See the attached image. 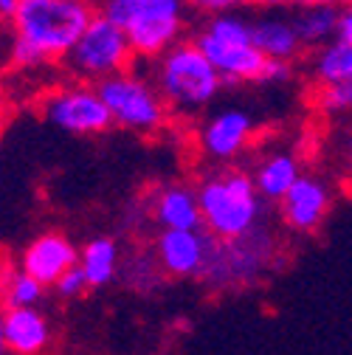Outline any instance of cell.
<instances>
[{
  "mask_svg": "<svg viewBox=\"0 0 352 355\" xmlns=\"http://www.w3.org/2000/svg\"><path fill=\"white\" fill-rule=\"evenodd\" d=\"M189 6V12H197L203 17L211 15H226V12H240V6H245V0H184Z\"/></svg>",
  "mask_w": 352,
  "mask_h": 355,
  "instance_id": "cell-23",
  "label": "cell"
},
{
  "mask_svg": "<svg viewBox=\"0 0 352 355\" xmlns=\"http://www.w3.org/2000/svg\"><path fill=\"white\" fill-rule=\"evenodd\" d=\"M6 110V87H3V79H0V116Z\"/></svg>",
  "mask_w": 352,
  "mask_h": 355,
  "instance_id": "cell-29",
  "label": "cell"
},
{
  "mask_svg": "<svg viewBox=\"0 0 352 355\" xmlns=\"http://www.w3.org/2000/svg\"><path fill=\"white\" fill-rule=\"evenodd\" d=\"M256 121L243 107H226L209 116L197 130V147L211 164L237 161L254 141Z\"/></svg>",
  "mask_w": 352,
  "mask_h": 355,
  "instance_id": "cell-11",
  "label": "cell"
},
{
  "mask_svg": "<svg viewBox=\"0 0 352 355\" xmlns=\"http://www.w3.org/2000/svg\"><path fill=\"white\" fill-rule=\"evenodd\" d=\"M99 15L113 20L139 60H158L186 40L189 6L184 0H96Z\"/></svg>",
  "mask_w": 352,
  "mask_h": 355,
  "instance_id": "cell-4",
  "label": "cell"
},
{
  "mask_svg": "<svg viewBox=\"0 0 352 355\" xmlns=\"http://www.w3.org/2000/svg\"><path fill=\"white\" fill-rule=\"evenodd\" d=\"M54 291H57L62 299H76V296H82V293L87 291V279H85V274L79 271V265H73L68 274L60 277V282L54 285Z\"/></svg>",
  "mask_w": 352,
  "mask_h": 355,
  "instance_id": "cell-24",
  "label": "cell"
},
{
  "mask_svg": "<svg viewBox=\"0 0 352 355\" xmlns=\"http://www.w3.org/2000/svg\"><path fill=\"white\" fill-rule=\"evenodd\" d=\"M192 40L226 85H285L293 76V65L274 62L256 49L251 17L240 12L206 17Z\"/></svg>",
  "mask_w": 352,
  "mask_h": 355,
  "instance_id": "cell-2",
  "label": "cell"
},
{
  "mask_svg": "<svg viewBox=\"0 0 352 355\" xmlns=\"http://www.w3.org/2000/svg\"><path fill=\"white\" fill-rule=\"evenodd\" d=\"M136 51L130 46L127 34L96 12V17L87 23V28L79 34L73 49L65 54L62 68L71 73V79L99 85L121 71H130L136 62Z\"/></svg>",
  "mask_w": 352,
  "mask_h": 355,
  "instance_id": "cell-6",
  "label": "cell"
},
{
  "mask_svg": "<svg viewBox=\"0 0 352 355\" xmlns=\"http://www.w3.org/2000/svg\"><path fill=\"white\" fill-rule=\"evenodd\" d=\"M152 82L161 91L169 113L175 116H197L203 113L223 91V79L195 46V40H181L166 54L152 60Z\"/></svg>",
  "mask_w": 352,
  "mask_h": 355,
  "instance_id": "cell-5",
  "label": "cell"
},
{
  "mask_svg": "<svg viewBox=\"0 0 352 355\" xmlns=\"http://www.w3.org/2000/svg\"><path fill=\"white\" fill-rule=\"evenodd\" d=\"M96 87L107 105L113 127L139 132V136H152L169 121V107L150 73L130 68L99 82Z\"/></svg>",
  "mask_w": 352,
  "mask_h": 355,
  "instance_id": "cell-7",
  "label": "cell"
},
{
  "mask_svg": "<svg viewBox=\"0 0 352 355\" xmlns=\"http://www.w3.org/2000/svg\"><path fill=\"white\" fill-rule=\"evenodd\" d=\"M333 206V189L319 175H301L293 184V189L279 200V217L282 223L296 234L316 232Z\"/></svg>",
  "mask_w": 352,
  "mask_h": 355,
  "instance_id": "cell-12",
  "label": "cell"
},
{
  "mask_svg": "<svg viewBox=\"0 0 352 355\" xmlns=\"http://www.w3.org/2000/svg\"><path fill=\"white\" fill-rule=\"evenodd\" d=\"M195 189L203 229L214 240H237L265 226V200L259 198L251 172L223 166L209 172Z\"/></svg>",
  "mask_w": 352,
  "mask_h": 355,
  "instance_id": "cell-3",
  "label": "cell"
},
{
  "mask_svg": "<svg viewBox=\"0 0 352 355\" xmlns=\"http://www.w3.org/2000/svg\"><path fill=\"white\" fill-rule=\"evenodd\" d=\"M346 164H349V169H352V136H349V141H346Z\"/></svg>",
  "mask_w": 352,
  "mask_h": 355,
  "instance_id": "cell-30",
  "label": "cell"
},
{
  "mask_svg": "<svg viewBox=\"0 0 352 355\" xmlns=\"http://www.w3.org/2000/svg\"><path fill=\"white\" fill-rule=\"evenodd\" d=\"M301 175H304L301 164L290 150H274L268 155H262L251 172L254 187L265 203H279Z\"/></svg>",
  "mask_w": 352,
  "mask_h": 355,
  "instance_id": "cell-17",
  "label": "cell"
},
{
  "mask_svg": "<svg viewBox=\"0 0 352 355\" xmlns=\"http://www.w3.org/2000/svg\"><path fill=\"white\" fill-rule=\"evenodd\" d=\"M79 271L87 279V288H107L121 271V251L118 243L107 234L91 237L79 248Z\"/></svg>",
  "mask_w": 352,
  "mask_h": 355,
  "instance_id": "cell-18",
  "label": "cell"
},
{
  "mask_svg": "<svg viewBox=\"0 0 352 355\" xmlns=\"http://www.w3.org/2000/svg\"><path fill=\"white\" fill-rule=\"evenodd\" d=\"M316 107H319L324 116H344V113H352V82L316 85Z\"/></svg>",
  "mask_w": 352,
  "mask_h": 355,
  "instance_id": "cell-22",
  "label": "cell"
},
{
  "mask_svg": "<svg viewBox=\"0 0 352 355\" xmlns=\"http://www.w3.org/2000/svg\"><path fill=\"white\" fill-rule=\"evenodd\" d=\"M46 296V285L23 268H12L6 277V307H37Z\"/></svg>",
  "mask_w": 352,
  "mask_h": 355,
  "instance_id": "cell-21",
  "label": "cell"
},
{
  "mask_svg": "<svg viewBox=\"0 0 352 355\" xmlns=\"http://www.w3.org/2000/svg\"><path fill=\"white\" fill-rule=\"evenodd\" d=\"M39 116L68 136H102L113 127L99 87L91 82H62L39 99Z\"/></svg>",
  "mask_w": 352,
  "mask_h": 355,
  "instance_id": "cell-9",
  "label": "cell"
},
{
  "mask_svg": "<svg viewBox=\"0 0 352 355\" xmlns=\"http://www.w3.org/2000/svg\"><path fill=\"white\" fill-rule=\"evenodd\" d=\"M293 26L299 31V40L304 51H319L327 42H333L338 37V9H327V6H296V12L290 15Z\"/></svg>",
  "mask_w": 352,
  "mask_h": 355,
  "instance_id": "cell-19",
  "label": "cell"
},
{
  "mask_svg": "<svg viewBox=\"0 0 352 355\" xmlns=\"http://www.w3.org/2000/svg\"><path fill=\"white\" fill-rule=\"evenodd\" d=\"M0 127H3V116H0Z\"/></svg>",
  "mask_w": 352,
  "mask_h": 355,
  "instance_id": "cell-31",
  "label": "cell"
},
{
  "mask_svg": "<svg viewBox=\"0 0 352 355\" xmlns=\"http://www.w3.org/2000/svg\"><path fill=\"white\" fill-rule=\"evenodd\" d=\"M214 248V237L200 229H161L155 237V259L175 279H200Z\"/></svg>",
  "mask_w": 352,
  "mask_h": 355,
  "instance_id": "cell-10",
  "label": "cell"
},
{
  "mask_svg": "<svg viewBox=\"0 0 352 355\" xmlns=\"http://www.w3.org/2000/svg\"><path fill=\"white\" fill-rule=\"evenodd\" d=\"M248 6H256V9H262V12H282V9H290V6H296L299 0H245Z\"/></svg>",
  "mask_w": 352,
  "mask_h": 355,
  "instance_id": "cell-25",
  "label": "cell"
},
{
  "mask_svg": "<svg viewBox=\"0 0 352 355\" xmlns=\"http://www.w3.org/2000/svg\"><path fill=\"white\" fill-rule=\"evenodd\" d=\"M296 6H327V9H346L352 6V0H299Z\"/></svg>",
  "mask_w": 352,
  "mask_h": 355,
  "instance_id": "cell-26",
  "label": "cell"
},
{
  "mask_svg": "<svg viewBox=\"0 0 352 355\" xmlns=\"http://www.w3.org/2000/svg\"><path fill=\"white\" fill-rule=\"evenodd\" d=\"M96 12V0H20L9 23L12 65L20 71H34L62 62Z\"/></svg>",
  "mask_w": 352,
  "mask_h": 355,
  "instance_id": "cell-1",
  "label": "cell"
},
{
  "mask_svg": "<svg viewBox=\"0 0 352 355\" xmlns=\"http://www.w3.org/2000/svg\"><path fill=\"white\" fill-rule=\"evenodd\" d=\"M12 355H39L51 341V324L37 307H6L0 316Z\"/></svg>",
  "mask_w": 352,
  "mask_h": 355,
  "instance_id": "cell-15",
  "label": "cell"
},
{
  "mask_svg": "<svg viewBox=\"0 0 352 355\" xmlns=\"http://www.w3.org/2000/svg\"><path fill=\"white\" fill-rule=\"evenodd\" d=\"M310 73L316 85L352 82V37H335L313 54Z\"/></svg>",
  "mask_w": 352,
  "mask_h": 355,
  "instance_id": "cell-20",
  "label": "cell"
},
{
  "mask_svg": "<svg viewBox=\"0 0 352 355\" xmlns=\"http://www.w3.org/2000/svg\"><path fill=\"white\" fill-rule=\"evenodd\" d=\"M276 259H279L276 237L265 226H259L256 232L237 240H214L209 265L200 279L209 282L214 291L248 288L265 271H271Z\"/></svg>",
  "mask_w": 352,
  "mask_h": 355,
  "instance_id": "cell-8",
  "label": "cell"
},
{
  "mask_svg": "<svg viewBox=\"0 0 352 355\" xmlns=\"http://www.w3.org/2000/svg\"><path fill=\"white\" fill-rule=\"evenodd\" d=\"M76 262H79V251L71 243V237H65L60 232H42L23 248L17 268L31 274L46 288H54L60 282V277L68 274Z\"/></svg>",
  "mask_w": 352,
  "mask_h": 355,
  "instance_id": "cell-13",
  "label": "cell"
},
{
  "mask_svg": "<svg viewBox=\"0 0 352 355\" xmlns=\"http://www.w3.org/2000/svg\"><path fill=\"white\" fill-rule=\"evenodd\" d=\"M251 31H254L256 49L265 54L268 60H274V62L293 65L304 54V46H301V40H299V31H296L290 15L262 12V15L251 17Z\"/></svg>",
  "mask_w": 352,
  "mask_h": 355,
  "instance_id": "cell-14",
  "label": "cell"
},
{
  "mask_svg": "<svg viewBox=\"0 0 352 355\" xmlns=\"http://www.w3.org/2000/svg\"><path fill=\"white\" fill-rule=\"evenodd\" d=\"M152 220L161 229H200L197 189L186 184H166L152 195Z\"/></svg>",
  "mask_w": 352,
  "mask_h": 355,
  "instance_id": "cell-16",
  "label": "cell"
},
{
  "mask_svg": "<svg viewBox=\"0 0 352 355\" xmlns=\"http://www.w3.org/2000/svg\"><path fill=\"white\" fill-rule=\"evenodd\" d=\"M17 6H20V0H0V20H3V23H12Z\"/></svg>",
  "mask_w": 352,
  "mask_h": 355,
  "instance_id": "cell-27",
  "label": "cell"
},
{
  "mask_svg": "<svg viewBox=\"0 0 352 355\" xmlns=\"http://www.w3.org/2000/svg\"><path fill=\"white\" fill-rule=\"evenodd\" d=\"M9 344H6V333H3V324H0V355H9Z\"/></svg>",
  "mask_w": 352,
  "mask_h": 355,
  "instance_id": "cell-28",
  "label": "cell"
}]
</instances>
